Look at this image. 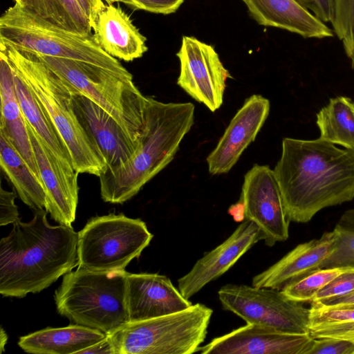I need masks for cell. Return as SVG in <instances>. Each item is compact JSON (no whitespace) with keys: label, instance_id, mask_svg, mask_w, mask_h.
I'll return each mask as SVG.
<instances>
[{"label":"cell","instance_id":"27","mask_svg":"<svg viewBox=\"0 0 354 354\" xmlns=\"http://www.w3.org/2000/svg\"><path fill=\"white\" fill-rule=\"evenodd\" d=\"M46 21L81 35L92 34L88 19L76 0H14Z\"/></svg>","mask_w":354,"mask_h":354},{"label":"cell","instance_id":"32","mask_svg":"<svg viewBox=\"0 0 354 354\" xmlns=\"http://www.w3.org/2000/svg\"><path fill=\"white\" fill-rule=\"evenodd\" d=\"M353 292H354V266H348L343 272L322 288L312 301L344 296Z\"/></svg>","mask_w":354,"mask_h":354},{"label":"cell","instance_id":"24","mask_svg":"<svg viewBox=\"0 0 354 354\" xmlns=\"http://www.w3.org/2000/svg\"><path fill=\"white\" fill-rule=\"evenodd\" d=\"M12 73L17 97L26 121L64 165L75 169L68 147L46 109L13 68Z\"/></svg>","mask_w":354,"mask_h":354},{"label":"cell","instance_id":"35","mask_svg":"<svg viewBox=\"0 0 354 354\" xmlns=\"http://www.w3.org/2000/svg\"><path fill=\"white\" fill-rule=\"evenodd\" d=\"M309 333L314 339L333 337L354 344V321L313 328Z\"/></svg>","mask_w":354,"mask_h":354},{"label":"cell","instance_id":"16","mask_svg":"<svg viewBox=\"0 0 354 354\" xmlns=\"http://www.w3.org/2000/svg\"><path fill=\"white\" fill-rule=\"evenodd\" d=\"M270 107V101L261 95H252L245 100L207 157L211 174H226L234 167L254 140L269 115Z\"/></svg>","mask_w":354,"mask_h":354},{"label":"cell","instance_id":"38","mask_svg":"<svg viewBox=\"0 0 354 354\" xmlns=\"http://www.w3.org/2000/svg\"><path fill=\"white\" fill-rule=\"evenodd\" d=\"M311 303L324 308H354V292L344 296L311 301Z\"/></svg>","mask_w":354,"mask_h":354},{"label":"cell","instance_id":"9","mask_svg":"<svg viewBox=\"0 0 354 354\" xmlns=\"http://www.w3.org/2000/svg\"><path fill=\"white\" fill-rule=\"evenodd\" d=\"M152 238L140 218L114 213L93 217L77 232L78 267L95 272L124 270Z\"/></svg>","mask_w":354,"mask_h":354},{"label":"cell","instance_id":"6","mask_svg":"<svg viewBox=\"0 0 354 354\" xmlns=\"http://www.w3.org/2000/svg\"><path fill=\"white\" fill-rule=\"evenodd\" d=\"M0 43L40 55L82 61L123 75H132L98 45L93 34L81 35L59 27L16 3L0 17Z\"/></svg>","mask_w":354,"mask_h":354},{"label":"cell","instance_id":"29","mask_svg":"<svg viewBox=\"0 0 354 354\" xmlns=\"http://www.w3.org/2000/svg\"><path fill=\"white\" fill-rule=\"evenodd\" d=\"M347 267L315 270L288 283L281 290L290 299L298 302L312 301L317 292Z\"/></svg>","mask_w":354,"mask_h":354},{"label":"cell","instance_id":"4","mask_svg":"<svg viewBox=\"0 0 354 354\" xmlns=\"http://www.w3.org/2000/svg\"><path fill=\"white\" fill-rule=\"evenodd\" d=\"M17 75L43 105L70 152L75 170L100 176L104 160L79 122L73 104V86L61 78L37 55L0 43Z\"/></svg>","mask_w":354,"mask_h":354},{"label":"cell","instance_id":"42","mask_svg":"<svg viewBox=\"0 0 354 354\" xmlns=\"http://www.w3.org/2000/svg\"><path fill=\"white\" fill-rule=\"evenodd\" d=\"M8 336L6 333L4 331L3 327H1L0 332V353L4 351V347L6 344Z\"/></svg>","mask_w":354,"mask_h":354},{"label":"cell","instance_id":"19","mask_svg":"<svg viewBox=\"0 0 354 354\" xmlns=\"http://www.w3.org/2000/svg\"><path fill=\"white\" fill-rule=\"evenodd\" d=\"M337 239L333 230L319 239L300 243L274 264L255 275L252 286L281 290L288 283L315 270L333 251Z\"/></svg>","mask_w":354,"mask_h":354},{"label":"cell","instance_id":"39","mask_svg":"<svg viewBox=\"0 0 354 354\" xmlns=\"http://www.w3.org/2000/svg\"><path fill=\"white\" fill-rule=\"evenodd\" d=\"M87 17L92 27V24L97 13L104 8L103 0H76Z\"/></svg>","mask_w":354,"mask_h":354},{"label":"cell","instance_id":"34","mask_svg":"<svg viewBox=\"0 0 354 354\" xmlns=\"http://www.w3.org/2000/svg\"><path fill=\"white\" fill-rule=\"evenodd\" d=\"M183 1L184 0H121V3L133 10L163 15L175 12Z\"/></svg>","mask_w":354,"mask_h":354},{"label":"cell","instance_id":"11","mask_svg":"<svg viewBox=\"0 0 354 354\" xmlns=\"http://www.w3.org/2000/svg\"><path fill=\"white\" fill-rule=\"evenodd\" d=\"M180 61L177 84L196 101L212 112L223 102L228 71L214 47L196 37L183 36L176 53Z\"/></svg>","mask_w":354,"mask_h":354},{"label":"cell","instance_id":"7","mask_svg":"<svg viewBox=\"0 0 354 354\" xmlns=\"http://www.w3.org/2000/svg\"><path fill=\"white\" fill-rule=\"evenodd\" d=\"M36 55L61 78L106 111L127 136L138 144L147 97L135 86L132 75L82 61Z\"/></svg>","mask_w":354,"mask_h":354},{"label":"cell","instance_id":"12","mask_svg":"<svg viewBox=\"0 0 354 354\" xmlns=\"http://www.w3.org/2000/svg\"><path fill=\"white\" fill-rule=\"evenodd\" d=\"M240 201L245 219L254 222L264 236L265 243L273 246L289 237L290 221L274 171L255 164L245 174Z\"/></svg>","mask_w":354,"mask_h":354},{"label":"cell","instance_id":"3","mask_svg":"<svg viewBox=\"0 0 354 354\" xmlns=\"http://www.w3.org/2000/svg\"><path fill=\"white\" fill-rule=\"evenodd\" d=\"M194 122L192 103H165L147 97L144 127L135 153L99 176L102 200L123 203L136 195L173 160Z\"/></svg>","mask_w":354,"mask_h":354},{"label":"cell","instance_id":"23","mask_svg":"<svg viewBox=\"0 0 354 354\" xmlns=\"http://www.w3.org/2000/svg\"><path fill=\"white\" fill-rule=\"evenodd\" d=\"M106 336L98 330L73 324L61 328L47 327L22 336L18 345L28 353H79Z\"/></svg>","mask_w":354,"mask_h":354},{"label":"cell","instance_id":"14","mask_svg":"<svg viewBox=\"0 0 354 354\" xmlns=\"http://www.w3.org/2000/svg\"><path fill=\"white\" fill-rule=\"evenodd\" d=\"M26 124L46 192L45 209L59 224L71 226L75 219L78 203V173L64 165L27 122Z\"/></svg>","mask_w":354,"mask_h":354},{"label":"cell","instance_id":"28","mask_svg":"<svg viewBox=\"0 0 354 354\" xmlns=\"http://www.w3.org/2000/svg\"><path fill=\"white\" fill-rule=\"evenodd\" d=\"M333 230L337 234L335 248L315 270L354 266V208L343 213Z\"/></svg>","mask_w":354,"mask_h":354},{"label":"cell","instance_id":"43","mask_svg":"<svg viewBox=\"0 0 354 354\" xmlns=\"http://www.w3.org/2000/svg\"><path fill=\"white\" fill-rule=\"evenodd\" d=\"M103 1H105V2L107 4H113V3H116V2H120L121 3V0H103Z\"/></svg>","mask_w":354,"mask_h":354},{"label":"cell","instance_id":"36","mask_svg":"<svg viewBox=\"0 0 354 354\" xmlns=\"http://www.w3.org/2000/svg\"><path fill=\"white\" fill-rule=\"evenodd\" d=\"M17 195L15 192H8L1 186L0 188V225L14 223L19 218L17 206L15 204Z\"/></svg>","mask_w":354,"mask_h":354},{"label":"cell","instance_id":"40","mask_svg":"<svg viewBox=\"0 0 354 354\" xmlns=\"http://www.w3.org/2000/svg\"><path fill=\"white\" fill-rule=\"evenodd\" d=\"M79 353H104L115 354L112 343L107 335L106 338L93 344L86 349L81 351Z\"/></svg>","mask_w":354,"mask_h":354},{"label":"cell","instance_id":"30","mask_svg":"<svg viewBox=\"0 0 354 354\" xmlns=\"http://www.w3.org/2000/svg\"><path fill=\"white\" fill-rule=\"evenodd\" d=\"M333 31L350 59L354 53V0H334Z\"/></svg>","mask_w":354,"mask_h":354},{"label":"cell","instance_id":"1","mask_svg":"<svg viewBox=\"0 0 354 354\" xmlns=\"http://www.w3.org/2000/svg\"><path fill=\"white\" fill-rule=\"evenodd\" d=\"M273 171L290 221L308 223L320 210L354 199V149L319 138H285Z\"/></svg>","mask_w":354,"mask_h":354},{"label":"cell","instance_id":"20","mask_svg":"<svg viewBox=\"0 0 354 354\" xmlns=\"http://www.w3.org/2000/svg\"><path fill=\"white\" fill-rule=\"evenodd\" d=\"M93 37L109 55L125 62L141 57L147 50L146 37L120 7L105 4L92 24Z\"/></svg>","mask_w":354,"mask_h":354},{"label":"cell","instance_id":"25","mask_svg":"<svg viewBox=\"0 0 354 354\" xmlns=\"http://www.w3.org/2000/svg\"><path fill=\"white\" fill-rule=\"evenodd\" d=\"M0 165L20 199L34 212L45 209L46 192L6 134L0 131Z\"/></svg>","mask_w":354,"mask_h":354},{"label":"cell","instance_id":"31","mask_svg":"<svg viewBox=\"0 0 354 354\" xmlns=\"http://www.w3.org/2000/svg\"><path fill=\"white\" fill-rule=\"evenodd\" d=\"M354 321V308H324L311 303L309 328Z\"/></svg>","mask_w":354,"mask_h":354},{"label":"cell","instance_id":"44","mask_svg":"<svg viewBox=\"0 0 354 354\" xmlns=\"http://www.w3.org/2000/svg\"><path fill=\"white\" fill-rule=\"evenodd\" d=\"M350 59H351V66H352V68L354 70V53H353V55L351 57Z\"/></svg>","mask_w":354,"mask_h":354},{"label":"cell","instance_id":"2","mask_svg":"<svg viewBox=\"0 0 354 354\" xmlns=\"http://www.w3.org/2000/svg\"><path fill=\"white\" fill-rule=\"evenodd\" d=\"M45 209L28 222L18 218L0 241V293L23 298L47 288L78 265L77 233L51 225Z\"/></svg>","mask_w":354,"mask_h":354},{"label":"cell","instance_id":"8","mask_svg":"<svg viewBox=\"0 0 354 354\" xmlns=\"http://www.w3.org/2000/svg\"><path fill=\"white\" fill-rule=\"evenodd\" d=\"M212 313L198 303L177 313L129 322L108 336L115 354H191L204 342Z\"/></svg>","mask_w":354,"mask_h":354},{"label":"cell","instance_id":"15","mask_svg":"<svg viewBox=\"0 0 354 354\" xmlns=\"http://www.w3.org/2000/svg\"><path fill=\"white\" fill-rule=\"evenodd\" d=\"M264 236L252 221L243 220L222 243L205 253L192 268L178 280V289L189 299L210 281L220 277Z\"/></svg>","mask_w":354,"mask_h":354},{"label":"cell","instance_id":"17","mask_svg":"<svg viewBox=\"0 0 354 354\" xmlns=\"http://www.w3.org/2000/svg\"><path fill=\"white\" fill-rule=\"evenodd\" d=\"M73 104L79 122L103 157L106 169L119 166L133 155L138 144L127 136L112 116L75 87Z\"/></svg>","mask_w":354,"mask_h":354},{"label":"cell","instance_id":"37","mask_svg":"<svg viewBox=\"0 0 354 354\" xmlns=\"http://www.w3.org/2000/svg\"><path fill=\"white\" fill-rule=\"evenodd\" d=\"M323 22L332 23L334 19V0H296Z\"/></svg>","mask_w":354,"mask_h":354},{"label":"cell","instance_id":"18","mask_svg":"<svg viewBox=\"0 0 354 354\" xmlns=\"http://www.w3.org/2000/svg\"><path fill=\"white\" fill-rule=\"evenodd\" d=\"M127 305L129 322H138L177 313L192 304L165 275L128 273Z\"/></svg>","mask_w":354,"mask_h":354},{"label":"cell","instance_id":"21","mask_svg":"<svg viewBox=\"0 0 354 354\" xmlns=\"http://www.w3.org/2000/svg\"><path fill=\"white\" fill-rule=\"evenodd\" d=\"M260 25L286 30L304 38L323 39L333 31L296 0H242Z\"/></svg>","mask_w":354,"mask_h":354},{"label":"cell","instance_id":"26","mask_svg":"<svg viewBox=\"0 0 354 354\" xmlns=\"http://www.w3.org/2000/svg\"><path fill=\"white\" fill-rule=\"evenodd\" d=\"M319 138L354 149V102L348 97L330 98L317 113Z\"/></svg>","mask_w":354,"mask_h":354},{"label":"cell","instance_id":"22","mask_svg":"<svg viewBox=\"0 0 354 354\" xmlns=\"http://www.w3.org/2000/svg\"><path fill=\"white\" fill-rule=\"evenodd\" d=\"M0 131L6 134L36 177L42 183L26 122L17 97L12 68L2 50H0Z\"/></svg>","mask_w":354,"mask_h":354},{"label":"cell","instance_id":"41","mask_svg":"<svg viewBox=\"0 0 354 354\" xmlns=\"http://www.w3.org/2000/svg\"><path fill=\"white\" fill-rule=\"evenodd\" d=\"M228 213L232 216L234 221H243L245 220V210L243 203L239 201L230 207Z\"/></svg>","mask_w":354,"mask_h":354},{"label":"cell","instance_id":"5","mask_svg":"<svg viewBox=\"0 0 354 354\" xmlns=\"http://www.w3.org/2000/svg\"><path fill=\"white\" fill-rule=\"evenodd\" d=\"M124 270L91 271L78 267L63 277L55 292L57 310L71 323L106 335L128 323Z\"/></svg>","mask_w":354,"mask_h":354},{"label":"cell","instance_id":"10","mask_svg":"<svg viewBox=\"0 0 354 354\" xmlns=\"http://www.w3.org/2000/svg\"><path fill=\"white\" fill-rule=\"evenodd\" d=\"M223 308L248 324L288 333H308L310 308L281 290L226 284L218 291Z\"/></svg>","mask_w":354,"mask_h":354},{"label":"cell","instance_id":"13","mask_svg":"<svg viewBox=\"0 0 354 354\" xmlns=\"http://www.w3.org/2000/svg\"><path fill=\"white\" fill-rule=\"evenodd\" d=\"M314 338L248 324L216 337L198 350L202 354H307Z\"/></svg>","mask_w":354,"mask_h":354},{"label":"cell","instance_id":"33","mask_svg":"<svg viewBox=\"0 0 354 354\" xmlns=\"http://www.w3.org/2000/svg\"><path fill=\"white\" fill-rule=\"evenodd\" d=\"M307 354H354V344L333 337L314 339Z\"/></svg>","mask_w":354,"mask_h":354}]
</instances>
